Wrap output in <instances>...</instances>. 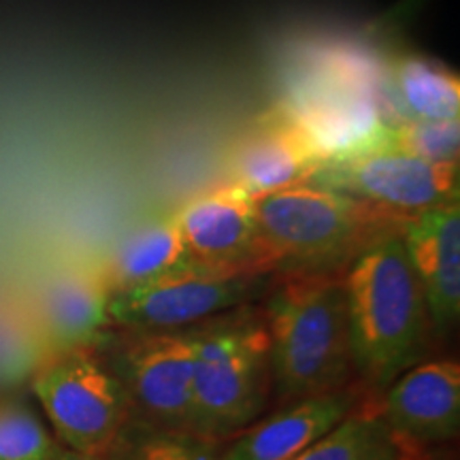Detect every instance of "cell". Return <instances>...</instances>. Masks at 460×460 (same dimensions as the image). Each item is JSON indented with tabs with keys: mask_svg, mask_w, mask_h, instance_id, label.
Returning a JSON list of instances; mask_svg holds the SVG:
<instances>
[{
	"mask_svg": "<svg viewBox=\"0 0 460 460\" xmlns=\"http://www.w3.org/2000/svg\"><path fill=\"white\" fill-rule=\"evenodd\" d=\"M390 92L405 119H456L460 115L458 73L429 56H396L390 65Z\"/></svg>",
	"mask_w": 460,
	"mask_h": 460,
	"instance_id": "17",
	"label": "cell"
},
{
	"mask_svg": "<svg viewBox=\"0 0 460 460\" xmlns=\"http://www.w3.org/2000/svg\"><path fill=\"white\" fill-rule=\"evenodd\" d=\"M115 376L147 424L190 430L194 332H149L126 349Z\"/></svg>",
	"mask_w": 460,
	"mask_h": 460,
	"instance_id": "8",
	"label": "cell"
},
{
	"mask_svg": "<svg viewBox=\"0 0 460 460\" xmlns=\"http://www.w3.org/2000/svg\"><path fill=\"white\" fill-rule=\"evenodd\" d=\"M109 460H222L214 441L188 429H164L154 424H124Z\"/></svg>",
	"mask_w": 460,
	"mask_h": 460,
	"instance_id": "19",
	"label": "cell"
},
{
	"mask_svg": "<svg viewBox=\"0 0 460 460\" xmlns=\"http://www.w3.org/2000/svg\"><path fill=\"white\" fill-rule=\"evenodd\" d=\"M188 258L207 267L261 278L256 199L234 183L207 190L177 209Z\"/></svg>",
	"mask_w": 460,
	"mask_h": 460,
	"instance_id": "9",
	"label": "cell"
},
{
	"mask_svg": "<svg viewBox=\"0 0 460 460\" xmlns=\"http://www.w3.org/2000/svg\"><path fill=\"white\" fill-rule=\"evenodd\" d=\"M348 269V267H345ZM290 271L267 303L269 367L279 401L339 390L352 367L343 273Z\"/></svg>",
	"mask_w": 460,
	"mask_h": 460,
	"instance_id": "3",
	"label": "cell"
},
{
	"mask_svg": "<svg viewBox=\"0 0 460 460\" xmlns=\"http://www.w3.org/2000/svg\"><path fill=\"white\" fill-rule=\"evenodd\" d=\"M269 376L264 324L237 320L194 332L190 430L214 441L254 420L267 396Z\"/></svg>",
	"mask_w": 460,
	"mask_h": 460,
	"instance_id": "4",
	"label": "cell"
},
{
	"mask_svg": "<svg viewBox=\"0 0 460 460\" xmlns=\"http://www.w3.org/2000/svg\"><path fill=\"white\" fill-rule=\"evenodd\" d=\"M402 243L422 286L433 331H450L460 315V205L435 207L413 216Z\"/></svg>",
	"mask_w": 460,
	"mask_h": 460,
	"instance_id": "14",
	"label": "cell"
},
{
	"mask_svg": "<svg viewBox=\"0 0 460 460\" xmlns=\"http://www.w3.org/2000/svg\"><path fill=\"white\" fill-rule=\"evenodd\" d=\"M322 163L286 109L258 119L230 156L234 186L254 199L309 183Z\"/></svg>",
	"mask_w": 460,
	"mask_h": 460,
	"instance_id": "13",
	"label": "cell"
},
{
	"mask_svg": "<svg viewBox=\"0 0 460 460\" xmlns=\"http://www.w3.org/2000/svg\"><path fill=\"white\" fill-rule=\"evenodd\" d=\"M386 146L427 163H458L460 118L405 119L390 128Z\"/></svg>",
	"mask_w": 460,
	"mask_h": 460,
	"instance_id": "20",
	"label": "cell"
},
{
	"mask_svg": "<svg viewBox=\"0 0 460 460\" xmlns=\"http://www.w3.org/2000/svg\"><path fill=\"white\" fill-rule=\"evenodd\" d=\"M343 288L352 367L373 388H388L418 365L433 332L402 233L356 256L345 269Z\"/></svg>",
	"mask_w": 460,
	"mask_h": 460,
	"instance_id": "1",
	"label": "cell"
},
{
	"mask_svg": "<svg viewBox=\"0 0 460 460\" xmlns=\"http://www.w3.org/2000/svg\"><path fill=\"white\" fill-rule=\"evenodd\" d=\"M111 295L99 261H71L48 273L37 292V318L51 349L82 352L99 343L111 324Z\"/></svg>",
	"mask_w": 460,
	"mask_h": 460,
	"instance_id": "11",
	"label": "cell"
},
{
	"mask_svg": "<svg viewBox=\"0 0 460 460\" xmlns=\"http://www.w3.org/2000/svg\"><path fill=\"white\" fill-rule=\"evenodd\" d=\"M309 183L396 214L418 216L458 200L460 171L458 163H427L382 146L360 156L322 164Z\"/></svg>",
	"mask_w": 460,
	"mask_h": 460,
	"instance_id": "7",
	"label": "cell"
},
{
	"mask_svg": "<svg viewBox=\"0 0 460 460\" xmlns=\"http://www.w3.org/2000/svg\"><path fill=\"white\" fill-rule=\"evenodd\" d=\"M51 460H101V458L88 456V454H79L75 450H68V447H60V450L54 454V458H51Z\"/></svg>",
	"mask_w": 460,
	"mask_h": 460,
	"instance_id": "22",
	"label": "cell"
},
{
	"mask_svg": "<svg viewBox=\"0 0 460 460\" xmlns=\"http://www.w3.org/2000/svg\"><path fill=\"white\" fill-rule=\"evenodd\" d=\"M292 460H402V441L382 411L352 410Z\"/></svg>",
	"mask_w": 460,
	"mask_h": 460,
	"instance_id": "18",
	"label": "cell"
},
{
	"mask_svg": "<svg viewBox=\"0 0 460 460\" xmlns=\"http://www.w3.org/2000/svg\"><path fill=\"white\" fill-rule=\"evenodd\" d=\"M354 410V396L331 390L292 401L256 427L247 429L222 452V460H292Z\"/></svg>",
	"mask_w": 460,
	"mask_h": 460,
	"instance_id": "15",
	"label": "cell"
},
{
	"mask_svg": "<svg viewBox=\"0 0 460 460\" xmlns=\"http://www.w3.org/2000/svg\"><path fill=\"white\" fill-rule=\"evenodd\" d=\"M188 261V250L177 222V209L139 224L102 261L111 292L141 286L172 271Z\"/></svg>",
	"mask_w": 460,
	"mask_h": 460,
	"instance_id": "16",
	"label": "cell"
},
{
	"mask_svg": "<svg viewBox=\"0 0 460 460\" xmlns=\"http://www.w3.org/2000/svg\"><path fill=\"white\" fill-rule=\"evenodd\" d=\"M34 393L68 450L88 456L105 458L128 418L122 382L90 349L58 354L34 377Z\"/></svg>",
	"mask_w": 460,
	"mask_h": 460,
	"instance_id": "5",
	"label": "cell"
},
{
	"mask_svg": "<svg viewBox=\"0 0 460 460\" xmlns=\"http://www.w3.org/2000/svg\"><path fill=\"white\" fill-rule=\"evenodd\" d=\"M384 418L402 444H441L460 430V365L430 360L413 365L386 388Z\"/></svg>",
	"mask_w": 460,
	"mask_h": 460,
	"instance_id": "12",
	"label": "cell"
},
{
	"mask_svg": "<svg viewBox=\"0 0 460 460\" xmlns=\"http://www.w3.org/2000/svg\"><path fill=\"white\" fill-rule=\"evenodd\" d=\"M402 216L337 190L301 183L256 199L264 271H337L377 241L401 234Z\"/></svg>",
	"mask_w": 460,
	"mask_h": 460,
	"instance_id": "2",
	"label": "cell"
},
{
	"mask_svg": "<svg viewBox=\"0 0 460 460\" xmlns=\"http://www.w3.org/2000/svg\"><path fill=\"white\" fill-rule=\"evenodd\" d=\"M254 275L188 261L146 284L113 292L109 318L126 329L175 331L237 307L252 295Z\"/></svg>",
	"mask_w": 460,
	"mask_h": 460,
	"instance_id": "6",
	"label": "cell"
},
{
	"mask_svg": "<svg viewBox=\"0 0 460 460\" xmlns=\"http://www.w3.org/2000/svg\"><path fill=\"white\" fill-rule=\"evenodd\" d=\"M60 450L31 410L0 405V460H51Z\"/></svg>",
	"mask_w": 460,
	"mask_h": 460,
	"instance_id": "21",
	"label": "cell"
},
{
	"mask_svg": "<svg viewBox=\"0 0 460 460\" xmlns=\"http://www.w3.org/2000/svg\"><path fill=\"white\" fill-rule=\"evenodd\" d=\"M286 111L322 164L360 156L388 141L390 126L373 85L343 79L312 92L301 105Z\"/></svg>",
	"mask_w": 460,
	"mask_h": 460,
	"instance_id": "10",
	"label": "cell"
}]
</instances>
